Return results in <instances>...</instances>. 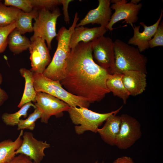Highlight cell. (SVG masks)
Listing matches in <instances>:
<instances>
[{"instance_id": "cell-26", "label": "cell", "mask_w": 163, "mask_h": 163, "mask_svg": "<svg viewBox=\"0 0 163 163\" xmlns=\"http://www.w3.org/2000/svg\"><path fill=\"white\" fill-rule=\"evenodd\" d=\"M5 5L14 7L26 13L31 12L34 9L30 0H5Z\"/></svg>"}, {"instance_id": "cell-2", "label": "cell", "mask_w": 163, "mask_h": 163, "mask_svg": "<svg viewBox=\"0 0 163 163\" xmlns=\"http://www.w3.org/2000/svg\"><path fill=\"white\" fill-rule=\"evenodd\" d=\"M79 19L76 12L72 24L69 29L62 27L58 31L56 36L58 43L56 51L51 62L43 73L50 79L60 81L64 78L66 61L71 50L69 46L70 38Z\"/></svg>"}, {"instance_id": "cell-18", "label": "cell", "mask_w": 163, "mask_h": 163, "mask_svg": "<svg viewBox=\"0 0 163 163\" xmlns=\"http://www.w3.org/2000/svg\"><path fill=\"white\" fill-rule=\"evenodd\" d=\"M23 130H21L14 141L8 139L0 142V163H8L16 156L15 152L22 141L21 137L24 133Z\"/></svg>"}, {"instance_id": "cell-31", "label": "cell", "mask_w": 163, "mask_h": 163, "mask_svg": "<svg viewBox=\"0 0 163 163\" xmlns=\"http://www.w3.org/2000/svg\"><path fill=\"white\" fill-rule=\"evenodd\" d=\"M61 4L63 5V13L64 15V21L67 24H69L70 21L69 17L68 12L69 5L72 0H59Z\"/></svg>"}, {"instance_id": "cell-29", "label": "cell", "mask_w": 163, "mask_h": 163, "mask_svg": "<svg viewBox=\"0 0 163 163\" xmlns=\"http://www.w3.org/2000/svg\"><path fill=\"white\" fill-rule=\"evenodd\" d=\"M149 47L151 48L163 46V23H160L157 30L149 43Z\"/></svg>"}, {"instance_id": "cell-10", "label": "cell", "mask_w": 163, "mask_h": 163, "mask_svg": "<svg viewBox=\"0 0 163 163\" xmlns=\"http://www.w3.org/2000/svg\"><path fill=\"white\" fill-rule=\"evenodd\" d=\"M94 57L98 65L113 74L115 69L113 42L102 36L91 42Z\"/></svg>"}, {"instance_id": "cell-19", "label": "cell", "mask_w": 163, "mask_h": 163, "mask_svg": "<svg viewBox=\"0 0 163 163\" xmlns=\"http://www.w3.org/2000/svg\"><path fill=\"white\" fill-rule=\"evenodd\" d=\"M19 72L25 80L24 92L18 105V107L21 108L27 103L32 101L35 103L37 92L34 86L33 72L30 70L25 68L20 69Z\"/></svg>"}, {"instance_id": "cell-28", "label": "cell", "mask_w": 163, "mask_h": 163, "mask_svg": "<svg viewBox=\"0 0 163 163\" xmlns=\"http://www.w3.org/2000/svg\"><path fill=\"white\" fill-rule=\"evenodd\" d=\"M34 8L53 10L61 5L59 0H30Z\"/></svg>"}, {"instance_id": "cell-20", "label": "cell", "mask_w": 163, "mask_h": 163, "mask_svg": "<svg viewBox=\"0 0 163 163\" xmlns=\"http://www.w3.org/2000/svg\"><path fill=\"white\" fill-rule=\"evenodd\" d=\"M122 77L121 73L110 74L106 81V85L114 96L121 99L123 104H126L130 95L123 85Z\"/></svg>"}, {"instance_id": "cell-24", "label": "cell", "mask_w": 163, "mask_h": 163, "mask_svg": "<svg viewBox=\"0 0 163 163\" xmlns=\"http://www.w3.org/2000/svg\"><path fill=\"white\" fill-rule=\"evenodd\" d=\"M22 11L16 8L7 6L0 2V27H5L15 23Z\"/></svg>"}, {"instance_id": "cell-5", "label": "cell", "mask_w": 163, "mask_h": 163, "mask_svg": "<svg viewBox=\"0 0 163 163\" xmlns=\"http://www.w3.org/2000/svg\"><path fill=\"white\" fill-rule=\"evenodd\" d=\"M123 106L117 110L106 113H101L93 111L88 108L70 107L67 111L70 118L74 124L75 131L81 135L86 131L97 133V129L110 115L117 113Z\"/></svg>"}, {"instance_id": "cell-1", "label": "cell", "mask_w": 163, "mask_h": 163, "mask_svg": "<svg viewBox=\"0 0 163 163\" xmlns=\"http://www.w3.org/2000/svg\"><path fill=\"white\" fill-rule=\"evenodd\" d=\"M92 53L91 42H81L71 49L60 81L68 92L90 104L100 101L110 92L106 81L110 74L94 62Z\"/></svg>"}, {"instance_id": "cell-3", "label": "cell", "mask_w": 163, "mask_h": 163, "mask_svg": "<svg viewBox=\"0 0 163 163\" xmlns=\"http://www.w3.org/2000/svg\"><path fill=\"white\" fill-rule=\"evenodd\" d=\"M115 69L113 74L134 70L147 74V59L138 48L118 39L113 42Z\"/></svg>"}, {"instance_id": "cell-36", "label": "cell", "mask_w": 163, "mask_h": 163, "mask_svg": "<svg viewBox=\"0 0 163 163\" xmlns=\"http://www.w3.org/2000/svg\"><path fill=\"white\" fill-rule=\"evenodd\" d=\"M1 1L0 0V2Z\"/></svg>"}, {"instance_id": "cell-13", "label": "cell", "mask_w": 163, "mask_h": 163, "mask_svg": "<svg viewBox=\"0 0 163 163\" xmlns=\"http://www.w3.org/2000/svg\"><path fill=\"white\" fill-rule=\"evenodd\" d=\"M98 6L90 10L85 17L77 24L76 27L96 24L106 28L112 15L110 0H98Z\"/></svg>"}, {"instance_id": "cell-34", "label": "cell", "mask_w": 163, "mask_h": 163, "mask_svg": "<svg viewBox=\"0 0 163 163\" xmlns=\"http://www.w3.org/2000/svg\"><path fill=\"white\" fill-rule=\"evenodd\" d=\"M140 1V0H132L130 2L134 4H138Z\"/></svg>"}, {"instance_id": "cell-25", "label": "cell", "mask_w": 163, "mask_h": 163, "mask_svg": "<svg viewBox=\"0 0 163 163\" xmlns=\"http://www.w3.org/2000/svg\"><path fill=\"white\" fill-rule=\"evenodd\" d=\"M41 111L39 109L37 108L35 109L34 112L27 119L24 120L20 119L17 125L18 130L28 129L33 130L35 126L36 122L41 118Z\"/></svg>"}, {"instance_id": "cell-22", "label": "cell", "mask_w": 163, "mask_h": 163, "mask_svg": "<svg viewBox=\"0 0 163 163\" xmlns=\"http://www.w3.org/2000/svg\"><path fill=\"white\" fill-rule=\"evenodd\" d=\"M38 11L37 9L34 8L29 13L21 11L15 22V29L23 35L27 33L33 32L32 21L37 15Z\"/></svg>"}, {"instance_id": "cell-27", "label": "cell", "mask_w": 163, "mask_h": 163, "mask_svg": "<svg viewBox=\"0 0 163 163\" xmlns=\"http://www.w3.org/2000/svg\"><path fill=\"white\" fill-rule=\"evenodd\" d=\"M15 28V23L5 27H0V53L5 50L8 46V35Z\"/></svg>"}, {"instance_id": "cell-14", "label": "cell", "mask_w": 163, "mask_h": 163, "mask_svg": "<svg viewBox=\"0 0 163 163\" xmlns=\"http://www.w3.org/2000/svg\"><path fill=\"white\" fill-rule=\"evenodd\" d=\"M163 11L161 10V14L158 20L153 24L147 26L143 22H140L139 24L144 28L142 32H139L140 25L132 27L134 31L133 37L130 38L128 44L137 46L138 49L140 52L144 51L149 47V43L151 40L155 33L157 28L163 16Z\"/></svg>"}, {"instance_id": "cell-4", "label": "cell", "mask_w": 163, "mask_h": 163, "mask_svg": "<svg viewBox=\"0 0 163 163\" xmlns=\"http://www.w3.org/2000/svg\"><path fill=\"white\" fill-rule=\"evenodd\" d=\"M33 73L34 86L37 93L43 92L52 95L66 102L71 107L88 108L89 107V103L68 92L62 87L60 81L50 79L43 74Z\"/></svg>"}, {"instance_id": "cell-33", "label": "cell", "mask_w": 163, "mask_h": 163, "mask_svg": "<svg viewBox=\"0 0 163 163\" xmlns=\"http://www.w3.org/2000/svg\"><path fill=\"white\" fill-rule=\"evenodd\" d=\"M113 163H135L132 158L126 156H123L115 160Z\"/></svg>"}, {"instance_id": "cell-11", "label": "cell", "mask_w": 163, "mask_h": 163, "mask_svg": "<svg viewBox=\"0 0 163 163\" xmlns=\"http://www.w3.org/2000/svg\"><path fill=\"white\" fill-rule=\"evenodd\" d=\"M31 42L28 49L31 66L30 70L34 73L43 74L51 61L49 50L41 38L37 37Z\"/></svg>"}, {"instance_id": "cell-35", "label": "cell", "mask_w": 163, "mask_h": 163, "mask_svg": "<svg viewBox=\"0 0 163 163\" xmlns=\"http://www.w3.org/2000/svg\"><path fill=\"white\" fill-rule=\"evenodd\" d=\"M95 163H98L97 161H95ZM101 163H104V162L103 161Z\"/></svg>"}, {"instance_id": "cell-32", "label": "cell", "mask_w": 163, "mask_h": 163, "mask_svg": "<svg viewBox=\"0 0 163 163\" xmlns=\"http://www.w3.org/2000/svg\"><path fill=\"white\" fill-rule=\"evenodd\" d=\"M3 81V77L1 73H0V85ZM8 98V95L7 92L3 89H2L0 86V107Z\"/></svg>"}, {"instance_id": "cell-17", "label": "cell", "mask_w": 163, "mask_h": 163, "mask_svg": "<svg viewBox=\"0 0 163 163\" xmlns=\"http://www.w3.org/2000/svg\"><path fill=\"white\" fill-rule=\"evenodd\" d=\"M115 113L110 116L106 120L104 126L97 128L98 133L102 140L112 146L115 145L116 139L120 131L121 120L120 116Z\"/></svg>"}, {"instance_id": "cell-7", "label": "cell", "mask_w": 163, "mask_h": 163, "mask_svg": "<svg viewBox=\"0 0 163 163\" xmlns=\"http://www.w3.org/2000/svg\"><path fill=\"white\" fill-rule=\"evenodd\" d=\"M34 104L42 112L41 121L47 123L52 116L59 118L63 115V112L68 111L70 107L58 98L43 92L37 93Z\"/></svg>"}, {"instance_id": "cell-12", "label": "cell", "mask_w": 163, "mask_h": 163, "mask_svg": "<svg viewBox=\"0 0 163 163\" xmlns=\"http://www.w3.org/2000/svg\"><path fill=\"white\" fill-rule=\"evenodd\" d=\"M22 141L16 154H22L30 158L35 163H40L45 154V149L50 147L46 141H39L34 136L33 133L25 132L23 135Z\"/></svg>"}, {"instance_id": "cell-16", "label": "cell", "mask_w": 163, "mask_h": 163, "mask_svg": "<svg viewBox=\"0 0 163 163\" xmlns=\"http://www.w3.org/2000/svg\"><path fill=\"white\" fill-rule=\"evenodd\" d=\"M107 29L99 26L88 28L81 26L75 27L69 40V46L71 49L75 48L81 42H91L102 36L107 31Z\"/></svg>"}, {"instance_id": "cell-21", "label": "cell", "mask_w": 163, "mask_h": 163, "mask_svg": "<svg viewBox=\"0 0 163 163\" xmlns=\"http://www.w3.org/2000/svg\"><path fill=\"white\" fill-rule=\"evenodd\" d=\"M31 42L28 38L15 28L9 34L8 38V46L9 50L14 54H19L27 50Z\"/></svg>"}, {"instance_id": "cell-23", "label": "cell", "mask_w": 163, "mask_h": 163, "mask_svg": "<svg viewBox=\"0 0 163 163\" xmlns=\"http://www.w3.org/2000/svg\"><path fill=\"white\" fill-rule=\"evenodd\" d=\"M32 107L34 109L36 108L35 104L30 102L23 105L19 110L14 113H5L2 116V120L7 126H17L21 117L23 116L24 118L26 117L27 116L28 111Z\"/></svg>"}, {"instance_id": "cell-6", "label": "cell", "mask_w": 163, "mask_h": 163, "mask_svg": "<svg viewBox=\"0 0 163 163\" xmlns=\"http://www.w3.org/2000/svg\"><path fill=\"white\" fill-rule=\"evenodd\" d=\"M61 14L59 8L56 7L53 10L46 9L39 10L38 14L34 19V34L30 39L32 42L39 37L46 41L49 50L51 49V42L56 37V26L58 18Z\"/></svg>"}, {"instance_id": "cell-30", "label": "cell", "mask_w": 163, "mask_h": 163, "mask_svg": "<svg viewBox=\"0 0 163 163\" xmlns=\"http://www.w3.org/2000/svg\"><path fill=\"white\" fill-rule=\"evenodd\" d=\"M8 163H35L30 158L26 155L20 154L15 156L14 158Z\"/></svg>"}, {"instance_id": "cell-15", "label": "cell", "mask_w": 163, "mask_h": 163, "mask_svg": "<svg viewBox=\"0 0 163 163\" xmlns=\"http://www.w3.org/2000/svg\"><path fill=\"white\" fill-rule=\"evenodd\" d=\"M122 80L130 95L136 96L142 93L146 86V73L130 70L122 73Z\"/></svg>"}, {"instance_id": "cell-8", "label": "cell", "mask_w": 163, "mask_h": 163, "mask_svg": "<svg viewBox=\"0 0 163 163\" xmlns=\"http://www.w3.org/2000/svg\"><path fill=\"white\" fill-rule=\"evenodd\" d=\"M120 116L121 126L115 145L120 149L125 150L141 138V126L136 119L128 114H123Z\"/></svg>"}, {"instance_id": "cell-9", "label": "cell", "mask_w": 163, "mask_h": 163, "mask_svg": "<svg viewBox=\"0 0 163 163\" xmlns=\"http://www.w3.org/2000/svg\"><path fill=\"white\" fill-rule=\"evenodd\" d=\"M111 8L115 10L112 15L110 20L106 28L110 31L113 30V26L117 22L123 20V23L126 22L132 27L133 24L138 19L139 13L142 6V3L137 4L131 2L127 3L126 0H112Z\"/></svg>"}]
</instances>
